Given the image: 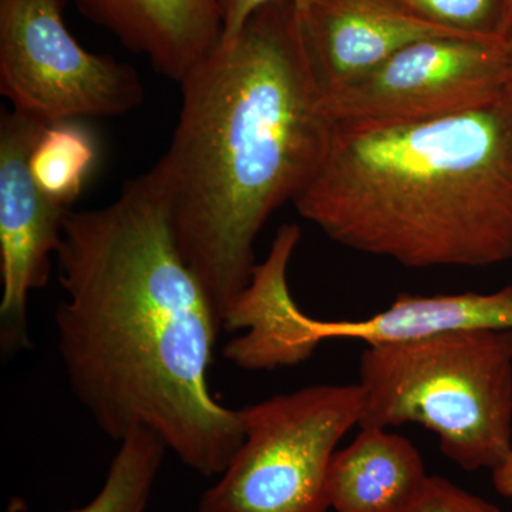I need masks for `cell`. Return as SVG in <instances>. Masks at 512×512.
I'll list each match as a JSON object with an SVG mask.
<instances>
[{"label": "cell", "mask_w": 512, "mask_h": 512, "mask_svg": "<svg viewBox=\"0 0 512 512\" xmlns=\"http://www.w3.org/2000/svg\"><path fill=\"white\" fill-rule=\"evenodd\" d=\"M181 87L173 140L153 168L178 249L224 326L254 274L259 231L311 180L332 130L296 0L256 10Z\"/></svg>", "instance_id": "cell-2"}, {"label": "cell", "mask_w": 512, "mask_h": 512, "mask_svg": "<svg viewBox=\"0 0 512 512\" xmlns=\"http://www.w3.org/2000/svg\"><path fill=\"white\" fill-rule=\"evenodd\" d=\"M45 126L16 110L0 116V340L6 353L29 348V296L49 281L72 212L50 200L30 170V154Z\"/></svg>", "instance_id": "cell-8"}, {"label": "cell", "mask_w": 512, "mask_h": 512, "mask_svg": "<svg viewBox=\"0 0 512 512\" xmlns=\"http://www.w3.org/2000/svg\"><path fill=\"white\" fill-rule=\"evenodd\" d=\"M222 16V39L237 35L252 15L276 0H218ZM305 0H296L299 8Z\"/></svg>", "instance_id": "cell-17"}, {"label": "cell", "mask_w": 512, "mask_h": 512, "mask_svg": "<svg viewBox=\"0 0 512 512\" xmlns=\"http://www.w3.org/2000/svg\"><path fill=\"white\" fill-rule=\"evenodd\" d=\"M93 134L80 120L46 124L30 154V170L40 190L63 207L82 194L96 163Z\"/></svg>", "instance_id": "cell-13"}, {"label": "cell", "mask_w": 512, "mask_h": 512, "mask_svg": "<svg viewBox=\"0 0 512 512\" xmlns=\"http://www.w3.org/2000/svg\"><path fill=\"white\" fill-rule=\"evenodd\" d=\"M360 429L420 424L461 470H491L512 450V329H458L360 356Z\"/></svg>", "instance_id": "cell-4"}, {"label": "cell", "mask_w": 512, "mask_h": 512, "mask_svg": "<svg viewBox=\"0 0 512 512\" xmlns=\"http://www.w3.org/2000/svg\"><path fill=\"white\" fill-rule=\"evenodd\" d=\"M493 484L498 494L512 500V450L503 463L493 471Z\"/></svg>", "instance_id": "cell-18"}, {"label": "cell", "mask_w": 512, "mask_h": 512, "mask_svg": "<svg viewBox=\"0 0 512 512\" xmlns=\"http://www.w3.org/2000/svg\"><path fill=\"white\" fill-rule=\"evenodd\" d=\"M458 329H512V285L493 293L410 295L362 320H319L296 309L291 346L305 362L329 339L362 340L367 346L397 345Z\"/></svg>", "instance_id": "cell-10"}, {"label": "cell", "mask_w": 512, "mask_h": 512, "mask_svg": "<svg viewBox=\"0 0 512 512\" xmlns=\"http://www.w3.org/2000/svg\"><path fill=\"white\" fill-rule=\"evenodd\" d=\"M403 512H503L443 477H431L419 500Z\"/></svg>", "instance_id": "cell-16"}, {"label": "cell", "mask_w": 512, "mask_h": 512, "mask_svg": "<svg viewBox=\"0 0 512 512\" xmlns=\"http://www.w3.org/2000/svg\"><path fill=\"white\" fill-rule=\"evenodd\" d=\"M0 93L45 124L119 117L144 100L130 64L77 42L63 0H0Z\"/></svg>", "instance_id": "cell-6"}, {"label": "cell", "mask_w": 512, "mask_h": 512, "mask_svg": "<svg viewBox=\"0 0 512 512\" xmlns=\"http://www.w3.org/2000/svg\"><path fill=\"white\" fill-rule=\"evenodd\" d=\"M508 43H510L511 56H512V35L510 36V39H508Z\"/></svg>", "instance_id": "cell-19"}, {"label": "cell", "mask_w": 512, "mask_h": 512, "mask_svg": "<svg viewBox=\"0 0 512 512\" xmlns=\"http://www.w3.org/2000/svg\"><path fill=\"white\" fill-rule=\"evenodd\" d=\"M511 8H512V0H511ZM511 35H512V33H511Z\"/></svg>", "instance_id": "cell-20"}, {"label": "cell", "mask_w": 512, "mask_h": 512, "mask_svg": "<svg viewBox=\"0 0 512 512\" xmlns=\"http://www.w3.org/2000/svg\"><path fill=\"white\" fill-rule=\"evenodd\" d=\"M293 202L332 241L407 268L510 261L512 83L433 119L333 121Z\"/></svg>", "instance_id": "cell-3"}, {"label": "cell", "mask_w": 512, "mask_h": 512, "mask_svg": "<svg viewBox=\"0 0 512 512\" xmlns=\"http://www.w3.org/2000/svg\"><path fill=\"white\" fill-rule=\"evenodd\" d=\"M429 480L412 441L387 429H362L333 454L326 495L336 512H403L419 500Z\"/></svg>", "instance_id": "cell-12"}, {"label": "cell", "mask_w": 512, "mask_h": 512, "mask_svg": "<svg viewBox=\"0 0 512 512\" xmlns=\"http://www.w3.org/2000/svg\"><path fill=\"white\" fill-rule=\"evenodd\" d=\"M57 348L104 436L158 434L181 463L221 476L244 441L208 383L222 322L184 261L154 168L99 210L70 212L56 254Z\"/></svg>", "instance_id": "cell-1"}, {"label": "cell", "mask_w": 512, "mask_h": 512, "mask_svg": "<svg viewBox=\"0 0 512 512\" xmlns=\"http://www.w3.org/2000/svg\"><path fill=\"white\" fill-rule=\"evenodd\" d=\"M511 83L508 40L427 37L323 97V106L332 121L433 119L480 106Z\"/></svg>", "instance_id": "cell-7"}, {"label": "cell", "mask_w": 512, "mask_h": 512, "mask_svg": "<svg viewBox=\"0 0 512 512\" xmlns=\"http://www.w3.org/2000/svg\"><path fill=\"white\" fill-rule=\"evenodd\" d=\"M239 413L244 441L198 512H329L330 460L362 421L363 387L315 384Z\"/></svg>", "instance_id": "cell-5"}, {"label": "cell", "mask_w": 512, "mask_h": 512, "mask_svg": "<svg viewBox=\"0 0 512 512\" xmlns=\"http://www.w3.org/2000/svg\"><path fill=\"white\" fill-rule=\"evenodd\" d=\"M119 443L99 494L84 507L64 512H147L168 448L146 429L133 431Z\"/></svg>", "instance_id": "cell-14"}, {"label": "cell", "mask_w": 512, "mask_h": 512, "mask_svg": "<svg viewBox=\"0 0 512 512\" xmlns=\"http://www.w3.org/2000/svg\"><path fill=\"white\" fill-rule=\"evenodd\" d=\"M83 15L141 53L177 83L200 66L222 39L218 0H76Z\"/></svg>", "instance_id": "cell-11"}, {"label": "cell", "mask_w": 512, "mask_h": 512, "mask_svg": "<svg viewBox=\"0 0 512 512\" xmlns=\"http://www.w3.org/2000/svg\"><path fill=\"white\" fill-rule=\"evenodd\" d=\"M299 10L323 97L362 79L410 43L456 36L414 18L393 0H305Z\"/></svg>", "instance_id": "cell-9"}, {"label": "cell", "mask_w": 512, "mask_h": 512, "mask_svg": "<svg viewBox=\"0 0 512 512\" xmlns=\"http://www.w3.org/2000/svg\"><path fill=\"white\" fill-rule=\"evenodd\" d=\"M434 28L468 39L508 40L511 0H393Z\"/></svg>", "instance_id": "cell-15"}]
</instances>
